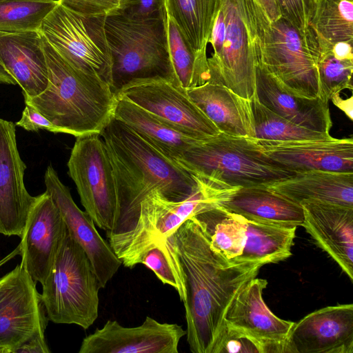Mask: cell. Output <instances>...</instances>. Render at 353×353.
Returning a JSON list of instances; mask_svg holds the SVG:
<instances>
[{
	"mask_svg": "<svg viewBox=\"0 0 353 353\" xmlns=\"http://www.w3.org/2000/svg\"><path fill=\"white\" fill-rule=\"evenodd\" d=\"M186 91L220 132L254 139L250 99L212 81Z\"/></svg>",
	"mask_w": 353,
	"mask_h": 353,
	"instance_id": "cb8c5ba5",
	"label": "cell"
},
{
	"mask_svg": "<svg viewBox=\"0 0 353 353\" xmlns=\"http://www.w3.org/2000/svg\"><path fill=\"white\" fill-rule=\"evenodd\" d=\"M123 0H58L64 7L86 15L107 16L117 14Z\"/></svg>",
	"mask_w": 353,
	"mask_h": 353,
	"instance_id": "f35d334b",
	"label": "cell"
},
{
	"mask_svg": "<svg viewBox=\"0 0 353 353\" xmlns=\"http://www.w3.org/2000/svg\"><path fill=\"white\" fill-rule=\"evenodd\" d=\"M281 17L292 25L303 37L309 26L305 0H276Z\"/></svg>",
	"mask_w": 353,
	"mask_h": 353,
	"instance_id": "ab89813d",
	"label": "cell"
},
{
	"mask_svg": "<svg viewBox=\"0 0 353 353\" xmlns=\"http://www.w3.org/2000/svg\"><path fill=\"white\" fill-rule=\"evenodd\" d=\"M307 32L319 46L353 42V0H314Z\"/></svg>",
	"mask_w": 353,
	"mask_h": 353,
	"instance_id": "1f68e13d",
	"label": "cell"
},
{
	"mask_svg": "<svg viewBox=\"0 0 353 353\" xmlns=\"http://www.w3.org/2000/svg\"><path fill=\"white\" fill-rule=\"evenodd\" d=\"M105 17L78 13L58 2L43 20L39 32L74 68L110 85L112 59Z\"/></svg>",
	"mask_w": 353,
	"mask_h": 353,
	"instance_id": "9c48e42d",
	"label": "cell"
},
{
	"mask_svg": "<svg viewBox=\"0 0 353 353\" xmlns=\"http://www.w3.org/2000/svg\"><path fill=\"white\" fill-rule=\"evenodd\" d=\"M190 218L199 225L214 250L231 260L241 254L247 234L244 217L217 205Z\"/></svg>",
	"mask_w": 353,
	"mask_h": 353,
	"instance_id": "f1b7e54d",
	"label": "cell"
},
{
	"mask_svg": "<svg viewBox=\"0 0 353 353\" xmlns=\"http://www.w3.org/2000/svg\"><path fill=\"white\" fill-rule=\"evenodd\" d=\"M198 182L199 189L182 201H171L159 190L152 191L145 198L130 228L110 244L125 267L132 269L141 263L149 250L163 244L166 238L185 221L219 204V192Z\"/></svg>",
	"mask_w": 353,
	"mask_h": 353,
	"instance_id": "ba28073f",
	"label": "cell"
},
{
	"mask_svg": "<svg viewBox=\"0 0 353 353\" xmlns=\"http://www.w3.org/2000/svg\"><path fill=\"white\" fill-rule=\"evenodd\" d=\"M46 191L59 208L68 230L85 251L101 288L122 264L109 243L97 231L91 217L74 203L69 188L50 165L44 174Z\"/></svg>",
	"mask_w": 353,
	"mask_h": 353,
	"instance_id": "2e32d148",
	"label": "cell"
},
{
	"mask_svg": "<svg viewBox=\"0 0 353 353\" xmlns=\"http://www.w3.org/2000/svg\"><path fill=\"white\" fill-rule=\"evenodd\" d=\"M57 3L55 0H0V32L39 31Z\"/></svg>",
	"mask_w": 353,
	"mask_h": 353,
	"instance_id": "e575fe53",
	"label": "cell"
},
{
	"mask_svg": "<svg viewBox=\"0 0 353 353\" xmlns=\"http://www.w3.org/2000/svg\"><path fill=\"white\" fill-rule=\"evenodd\" d=\"M41 37L48 82L41 94L23 95L25 104L65 134L75 137L100 134L114 118L117 102L110 85L74 68Z\"/></svg>",
	"mask_w": 353,
	"mask_h": 353,
	"instance_id": "3957f363",
	"label": "cell"
},
{
	"mask_svg": "<svg viewBox=\"0 0 353 353\" xmlns=\"http://www.w3.org/2000/svg\"><path fill=\"white\" fill-rule=\"evenodd\" d=\"M256 141L265 154L297 173L309 170L353 172L352 138Z\"/></svg>",
	"mask_w": 353,
	"mask_h": 353,
	"instance_id": "ffe728a7",
	"label": "cell"
},
{
	"mask_svg": "<svg viewBox=\"0 0 353 353\" xmlns=\"http://www.w3.org/2000/svg\"><path fill=\"white\" fill-rule=\"evenodd\" d=\"M254 96L268 109L299 126L326 133L332 128L327 102L320 97H302L286 90L259 63Z\"/></svg>",
	"mask_w": 353,
	"mask_h": 353,
	"instance_id": "7402d4cb",
	"label": "cell"
},
{
	"mask_svg": "<svg viewBox=\"0 0 353 353\" xmlns=\"http://www.w3.org/2000/svg\"><path fill=\"white\" fill-rule=\"evenodd\" d=\"M267 187L301 205L321 202L353 208V172L309 170Z\"/></svg>",
	"mask_w": 353,
	"mask_h": 353,
	"instance_id": "d4e9b609",
	"label": "cell"
},
{
	"mask_svg": "<svg viewBox=\"0 0 353 353\" xmlns=\"http://www.w3.org/2000/svg\"><path fill=\"white\" fill-rule=\"evenodd\" d=\"M0 83L8 84V85H17L16 81L14 78L8 72L6 68L3 67L0 61Z\"/></svg>",
	"mask_w": 353,
	"mask_h": 353,
	"instance_id": "f6af8a7d",
	"label": "cell"
},
{
	"mask_svg": "<svg viewBox=\"0 0 353 353\" xmlns=\"http://www.w3.org/2000/svg\"><path fill=\"white\" fill-rule=\"evenodd\" d=\"M256 48L261 64L286 90L295 94L319 97L318 72L303 37L283 18L270 22L257 10Z\"/></svg>",
	"mask_w": 353,
	"mask_h": 353,
	"instance_id": "30bf717a",
	"label": "cell"
},
{
	"mask_svg": "<svg viewBox=\"0 0 353 353\" xmlns=\"http://www.w3.org/2000/svg\"><path fill=\"white\" fill-rule=\"evenodd\" d=\"M123 97L185 135L204 139L220 133L188 96L186 90L164 80L134 83L120 92Z\"/></svg>",
	"mask_w": 353,
	"mask_h": 353,
	"instance_id": "4fadbf2b",
	"label": "cell"
},
{
	"mask_svg": "<svg viewBox=\"0 0 353 353\" xmlns=\"http://www.w3.org/2000/svg\"><path fill=\"white\" fill-rule=\"evenodd\" d=\"M1 277L0 278V282H1Z\"/></svg>",
	"mask_w": 353,
	"mask_h": 353,
	"instance_id": "bcb514c9",
	"label": "cell"
},
{
	"mask_svg": "<svg viewBox=\"0 0 353 353\" xmlns=\"http://www.w3.org/2000/svg\"><path fill=\"white\" fill-rule=\"evenodd\" d=\"M257 10L253 0H221L209 40L210 81L248 99L256 88Z\"/></svg>",
	"mask_w": 353,
	"mask_h": 353,
	"instance_id": "8992f818",
	"label": "cell"
},
{
	"mask_svg": "<svg viewBox=\"0 0 353 353\" xmlns=\"http://www.w3.org/2000/svg\"><path fill=\"white\" fill-rule=\"evenodd\" d=\"M246 219L288 227L302 226L303 207L267 186L241 187L220 204Z\"/></svg>",
	"mask_w": 353,
	"mask_h": 353,
	"instance_id": "484cf974",
	"label": "cell"
},
{
	"mask_svg": "<svg viewBox=\"0 0 353 353\" xmlns=\"http://www.w3.org/2000/svg\"><path fill=\"white\" fill-rule=\"evenodd\" d=\"M301 206L302 226L353 281V208L321 202Z\"/></svg>",
	"mask_w": 353,
	"mask_h": 353,
	"instance_id": "44dd1931",
	"label": "cell"
},
{
	"mask_svg": "<svg viewBox=\"0 0 353 353\" xmlns=\"http://www.w3.org/2000/svg\"><path fill=\"white\" fill-rule=\"evenodd\" d=\"M177 163L217 189L268 186L297 172L263 153L256 140L219 133L199 139Z\"/></svg>",
	"mask_w": 353,
	"mask_h": 353,
	"instance_id": "277c9868",
	"label": "cell"
},
{
	"mask_svg": "<svg viewBox=\"0 0 353 353\" xmlns=\"http://www.w3.org/2000/svg\"><path fill=\"white\" fill-rule=\"evenodd\" d=\"M316 62L319 83V97L327 102L345 89L352 90L353 42H339L327 48H319L307 40Z\"/></svg>",
	"mask_w": 353,
	"mask_h": 353,
	"instance_id": "4dcf8cb0",
	"label": "cell"
},
{
	"mask_svg": "<svg viewBox=\"0 0 353 353\" xmlns=\"http://www.w3.org/2000/svg\"><path fill=\"white\" fill-rule=\"evenodd\" d=\"M37 283L21 263L0 282V353H14L38 332H45L48 316Z\"/></svg>",
	"mask_w": 353,
	"mask_h": 353,
	"instance_id": "7c38bea8",
	"label": "cell"
},
{
	"mask_svg": "<svg viewBox=\"0 0 353 353\" xmlns=\"http://www.w3.org/2000/svg\"><path fill=\"white\" fill-rule=\"evenodd\" d=\"M141 263L151 270L163 284L173 287L178 292L181 301L185 302L186 291L183 279L174 265L165 243L149 250Z\"/></svg>",
	"mask_w": 353,
	"mask_h": 353,
	"instance_id": "d590c367",
	"label": "cell"
},
{
	"mask_svg": "<svg viewBox=\"0 0 353 353\" xmlns=\"http://www.w3.org/2000/svg\"><path fill=\"white\" fill-rule=\"evenodd\" d=\"M26 165L19 154L16 124L0 118V234H23L34 196L24 183Z\"/></svg>",
	"mask_w": 353,
	"mask_h": 353,
	"instance_id": "e0dca14e",
	"label": "cell"
},
{
	"mask_svg": "<svg viewBox=\"0 0 353 353\" xmlns=\"http://www.w3.org/2000/svg\"><path fill=\"white\" fill-rule=\"evenodd\" d=\"M221 0H165L166 12L194 50L207 57L206 49Z\"/></svg>",
	"mask_w": 353,
	"mask_h": 353,
	"instance_id": "83f0119b",
	"label": "cell"
},
{
	"mask_svg": "<svg viewBox=\"0 0 353 353\" xmlns=\"http://www.w3.org/2000/svg\"><path fill=\"white\" fill-rule=\"evenodd\" d=\"M133 20L167 17L165 0H123L117 13Z\"/></svg>",
	"mask_w": 353,
	"mask_h": 353,
	"instance_id": "74e56055",
	"label": "cell"
},
{
	"mask_svg": "<svg viewBox=\"0 0 353 353\" xmlns=\"http://www.w3.org/2000/svg\"><path fill=\"white\" fill-rule=\"evenodd\" d=\"M85 212L98 228L112 230L117 194L110 159L100 134L76 137L67 163Z\"/></svg>",
	"mask_w": 353,
	"mask_h": 353,
	"instance_id": "8fae6325",
	"label": "cell"
},
{
	"mask_svg": "<svg viewBox=\"0 0 353 353\" xmlns=\"http://www.w3.org/2000/svg\"><path fill=\"white\" fill-rule=\"evenodd\" d=\"M67 227L47 191L34 196L21 242V265L36 283L43 285L54 262Z\"/></svg>",
	"mask_w": 353,
	"mask_h": 353,
	"instance_id": "5bb4252c",
	"label": "cell"
},
{
	"mask_svg": "<svg viewBox=\"0 0 353 353\" xmlns=\"http://www.w3.org/2000/svg\"><path fill=\"white\" fill-rule=\"evenodd\" d=\"M265 353L262 343L225 324L212 353Z\"/></svg>",
	"mask_w": 353,
	"mask_h": 353,
	"instance_id": "8d00e7d4",
	"label": "cell"
},
{
	"mask_svg": "<svg viewBox=\"0 0 353 353\" xmlns=\"http://www.w3.org/2000/svg\"><path fill=\"white\" fill-rule=\"evenodd\" d=\"M168 37L170 54L179 85L188 90L209 81L211 76L208 57L194 50L175 23L168 17Z\"/></svg>",
	"mask_w": 353,
	"mask_h": 353,
	"instance_id": "d6a6232c",
	"label": "cell"
},
{
	"mask_svg": "<svg viewBox=\"0 0 353 353\" xmlns=\"http://www.w3.org/2000/svg\"><path fill=\"white\" fill-rule=\"evenodd\" d=\"M332 103L342 110L346 116L350 119H353V97L347 99H343L340 93L335 94L331 98Z\"/></svg>",
	"mask_w": 353,
	"mask_h": 353,
	"instance_id": "ee69618b",
	"label": "cell"
},
{
	"mask_svg": "<svg viewBox=\"0 0 353 353\" xmlns=\"http://www.w3.org/2000/svg\"><path fill=\"white\" fill-rule=\"evenodd\" d=\"M268 281L254 278L235 296L224 316L225 323L263 343L265 353H288L287 338L294 322L276 316L263 298Z\"/></svg>",
	"mask_w": 353,
	"mask_h": 353,
	"instance_id": "ac0fdd59",
	"label": "cell"
},
{
	"mask_svg": "<svg viewBox=\"0 0 353 353\" xmlns=\"http://www.w3.org/2000/svg\"><path fill=\"white\" fill-rule=\"evenodd\" d=\"M114 118L126 124L176 163L190 146L201 139L174 130L153 114L123 97H117Z\"/></svg>",
	"mask_w": 353,
	"mask_h": 353,
	"instance_id": "4316f807",
	"label": "cell"
},
{
	"mask_svg": "<svg viewBox=\"0 0 353 353\" xmlns=\"http://www.w3.org/2000/svg\"><path fill=\"white\" fill-rule=\"evenodd\" d=\"M254 139L287 141L327 139L330 133L313 131L299 126L262 105L254 96L251 99Z\"/></svg>",
	"mask_w": 353,
	"mask_h": 353,
	"instance_id": "836d02e7",
	"label": "cell"
},
{
	"mask_svg": "<svg viewBox=\"0 0 353 353\" xmlns=\"http://www.w3.org/2000/svg\"><path fill=\"white\" fill-rule=\"evenodd\" d=\"M0 61L23 95L35 97L46 88L48 67L39 31L0 32Z\"/></svg>",
	"mask_w": 353,
	"mask_h": 353,
	"instance_id": "603a6c76",
	"label": "cell"
},
{
	"mask_svg": "<svg viewBox=\"0 0 353 353\" xmlns=\"http://www.w3.org/2000/svg\"><path fill=\"white\" fill-rule=\"evenodd\" d=\"M164 243L177 263L185 288L183 305L190 350L212 353L231 302L263 265L228 259L218 253L192 218L176 228Z\"/></svg>",
	"mask_w": 353,
	"mask_h": 353,
	"instance_id": "6da1fadb",
	"label": "cell"
},
{
	"mask_svg": "<svg viewBox=\"0 0 353 353\" xmlns=\"http://www.w3.org/2000/svg\"><path fill=\"white\" fill-rule=\"evenodd\" d=\"M105 34L112 59L111 89L116 97L128 86L164 80L179 86L168 45V17L133 20L107 15Z\"/></svg>",
	"mask_w": 353,
	"mask_h": 353,
	"instance_id": "5b68a950",
	"label": "cell"
},
{
	"mask_svg": "<svg viewBox=\"0 0 353 353\" xmlns=\"http://www.w3.org/2000/svg\"><path fill=\"white\" fill-rule=\"evenodd\" d=\"M100 136L110 159L117 194L115 221L106 232L110 245L130 228L141 202L152 191L179 201L199 189L194 176L121 121L113 118Z\"/></svg>",
	"mask_w": 353,
	"mask_h": 353,
	"instance_id": "7a4b0ae2",
	"label": "cell"
},
{
	"mask_svg": "<svg viewBox=\"0 0 353 353\" xmlns=\"http://www.w3.org/2000/svg\"><path fill=\"white\" fill-rule=\"evenodd\" d=\"M246 241L234 261L257 262L263 265L278 263L292 255L297 227H288L246 219Z\"/></svg>",
	"mask_w": 353,
	"mask_h": 353,
	"instance_id": "f546056e",
	"label": "cell"
},
{
	"mask_svg": "<svg viewBox=\"0 0 353 353\" xmlns=\"http://www.w3.org/2000/svg\"><path fill=\"white\" fill-rule=\"evenodd\" d=\"M45 332H38L22 343L14 353H49Z\"/></svg>",
	"mask_w": 353,
	"mask_h": 353,
	"instance_id": "b9f144b4",
	"label": "cell"
},
{
	"mask_svg": "<svg viewBox=\"0 0 353 353\" xmlns=\"http://www.w3.org/2000/svg\"><path fill=\"white\" fill-rule=\"evenodd\" d=\"M41 285L49 321L87 330L97 320L101 287L85 251L68 229Z\"/></svg>",
	"mask_w": 353,
	"mask_h": 353,
	"instance_id": "52a82bcc",
	"label": "cell"
},
{
	"mask_svg": "<svg viewBox=\"0 0 353 353\" xmlns=\"http://www.w3.org/2000/svg\"><path fill=\"white\" fill-rule=\"evenodd\" d=\"M185 335L181 325L160 323L150 316L141 325L129 327L108 320L83 339L79 353H178Z\"/></svg>",
	"mask_w": 353,
	"mask_h": 353,
	"instance_id": "9a60e30c",
	"label": "cell"
},
{
	"mask_svg": "<svg viewBox=\"0 0 353 353\" xmlns=\"http://www.w3.org/2000/svg\"><path fill=\"white\" fill-rule=\"evenodd\" d=\"M288 353H353V305L325 307L294 323Z\"/></svg>",
	"mask_w": 353,
	"mask_h": 353,
	"instance_id": "d6986e66",
	"label": "cell"
},
{
	"mask_svg": "<svg viewBox=\"0 0 353 353\" xmlns=\"http://www.w3.org/2000/svg\"><path fill=\"white\" fill-rule=\"evenodd\" d=\"M15 124L28 131L37 132L43 130L54 133H63L60 128L29 105H26L20 120Z\"/></svg>",
	"mask_w": 353,
	"mask_h": 353,
	"instance_id": "60d3db41",
	"label": "cell"
},
{
	"mask_svg": "<svg viewBox=\"0 0 353 353\" xmlns=\"http://www.w3.org/2000/svg\"><path fill=\"white\" fill-rule=\"evenodd\" d=\"M253 1L270 23L281 17L276 0H253Z\"/></svg>",
	"mask_w": 353,
	"mask_h": 353,
	"instance_id": "7bdbcfd3",
	"label": "cell"
}]
</instances>
